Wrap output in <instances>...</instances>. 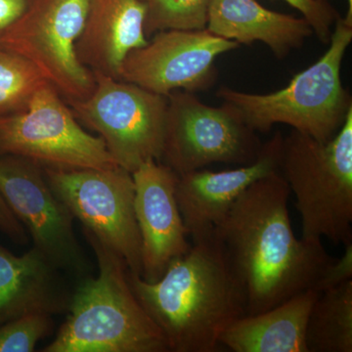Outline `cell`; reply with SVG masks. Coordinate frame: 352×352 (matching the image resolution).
<instances>
[{
    "instance_id": "1",
    "label": "cell",
    "mask_w": 352,
    "mask_h": 352,
    "mask_svg": "<svg viewBox=\"0 0 352 352\" xmlns=\"http://www.w3.org/2000/svg\"><path fill=\"white\" fill-rule=\"evenodd\" d=\"M289 188L280 171L252 183L214 227L244 287L247 315L312 289L332 261L321 241L298 239L289 214Z\"/></svg>"
},
{
    "instance_id": "10",
    "label": "cell",
    "mask_w": 352,
    "mask_h": 352,
    "mask_svg": "<svg viewBox=\"0 0 352 352\" xmlns=\"http://www.w3.org/2000/svg\"><path fill=\"white\" fill-rule=\"evenodd\" d=\"M43 170L55 195L82 222V228L119 254L131 273L141 276L142 245L134 210L135 188L131 173L120 166Z\"/></svg>"
},
{
    "instance_id": "24",
    "label": "cell",
    "mask_w": 352,
    "mask_h": 352,
    "mask_svg": "<svg viewBox=\"0 0 352 352\" xmlns=\"http://www.w3.org/2000/svg\"><path fill=\"white\" fill-rule=\"evenodd\" d=\"M352 279V241L344 245V252L340 258H333L326 266L314 289L318 294Z\"/></svg>"
},
{
    "instance_id": "5",
    "label": "cell",
    "mask_w": 352,
    "mask_h": 352,
    "mask_svg": "<svg viewBox=\"0 0 352 352\" xmlns=\"http://www.w3.org/2000/svg\"><path fill=\"white\" fill-rule=\"evenodd\" d=\"M279 171L296 197L302 239L352 241V108L326 142L295 129L284 136Z\"/></svg>"
},
{
    "instance_id": "21",
    "label": "cell",
    "mask_w": 352,
    "mask_h": 352,
    "mask_svg": "<svg viewBox=\"0 0 352 352\" xmlns=\"http://www.w3.org/2000/svg\"><path fill=\"white\" fill-rule=\"evenodd\" d=\"M146 36L168 30H204L212 0H142Z\"/></svg>"
},
{
    "instance_id": "17",
    "label": "cell",
    "mask_w": 352,
    "mask_h": 352,
    "mask_svg": "<svg viewBox=\"0 0 352 352\" xmlns=\"http://www.w3.org/2000/svg\"><path fill=\"white\" fill-rule=\"evenodd\" d=\"M206 29L245 45L263 43L278 59L302 47L305 39L314 34L305 18L275 12L256 0H212Z\"/></svg>"
},
{
    "instance_id": "22",
    "label": "cell",
    "mask_w": 352,
    "mask_h": 352,
    "mask_svg": "<svg viewBox=\"0 0 352 352\" xmlns=\"http://www.w3.org/2000/svg\"><path fill=\"white\" fill-rule=\"evenodd\" d=\"M54 330L50 314H32L0 326V352H32Z\"/></svg>"
},
{
    "instance_id": "12",
    "label": "cell",
    "mask_w": 352,
    "mask_h": 352,
    "mask_svg": "<svg viewBox=\"0 0 352 352\" xmlns=\"http://www.w3.org/2000/svg\"><path fill=\"white\" fill-rule=\"evenodd\" d=\"M239 46L207 29L157 32L145 46L129 53L120 80L164 97L179 89L207 90L217 82V58Z\"/></svg>"
},
{
    "instance_id": "7",
    "label": "cell",
    "mask_w": 352,
    "mask_h": 352,
    "mask_svg": "<svg viewBox=\"0 0 352 352\" xmlns=\"http://www.w3.org/2000/svg\"><path fill=\"white\" fill-rule=\"evenodd\" d=\"M0 156L25 157L59 170L117 168L105 142L80 126L50 83L24 111L0 117Z\"/></svg>"
},
{
    "instance_id": "15",
    "label": "cell",
    "mask_w": 352,
    "mask_h": 352,
    "mask_svg": "<svg viewBox=\"0 0 352 352\" xmlns=\"http://www.w3.org/2000/svg\"><path fill=\"white\" fill-rule=\"evenodd\" d=\"M142 0H88L85 25L76 43L78 59L92 73L120 80L132 50L148 43Z\"/></svg>"
},
{
    "instance_id": "6",
    "label": "cell",
    "mask_w": 352,
    "mask_h": 352,
    "mask_svg": "<svg viewBox=\"0 0 352 352\" xmlns=\"http://www.w3.org/2000/svg\"><path fill=\"white\" fill-rule=\"evenodd\" d=\"M94 76L92 94L69 101L76 120L97 132L118 166L131 173L146 162L160 161L166 97L104 74Z\"/></svg>"
},
{
    "instance_id": "26",
    "label": "cell",
    "mask_w": 352,
    "mask_h": 352,
    "mask_svg": "<svg viewBox=\"0 0 352 352\" xmlns=\"http://www.w3.org/2000/svg\"><path fill=\"white\" fill-rule=\"evenodd\" d=\"M30 0H0V38L29 6Z\"/></svg>"
},
{
    "instance_id": "16",
    "label": "cell",
    "mask_w": 352,
    "mask_h": 352,
    "mask_svg": "<svg viewBox=\"0 0 352 352\" xmlns=\"http://www.w3.org/2000/svg\"><path fill=\"white\" fill-rule=\"evenodd\" d=\"M65 275L36 248L16 256L0 245V326L28 315L68 311L73 289Z\"/></svg>"
},
{
    "instance_id": "23",
    "label": "cell",
    "mask_w": 352,
    "mask_h": 352,
    "mask_svg": "<svg viewBox=\"0 0 352 352\" xmlns=\"http://www.w3.org/2000/svg\"><path fill=\"white\" fill-rule=\"evenodd\" d=\"M302 14L322 43L329 44L340 15L328 0H284Z\"/></svg>"
},
{
    "instance_id": "9",
    "label": "cell",
    "mask_w": 352,
    "mask_h": 352,
    "mask_svg": "<svg viewBox=\"0 0 352 352\" xmlns=\"http://www.w3.org/2000/svg\"><path fill=\"white\" fill-rule=\"evenodd\" d=\"M87 8L88 0H30L0 38V48L32 62L68 101L82 100L95 87L94 73L76 51Z\"/></svg>"
},
{
    "instance_id": "2",
    "label": "cell",
    "mask_w": 352,
    "mask_h": 352,
    "mask_svg": "<svg viewBox=\"0 0 352 352\" xmlns=\"http://www.w3.org/2000/svg\"><path fill=\"white\" fill-rule=\"evenodd\" d=\"M192 241L189 252L157 281L129 270V281L168 351H219L222 331L247 315L245 289L214 229Z\"/></svg>"
},
{
    "instance_id": "3",
    "label": "cell",
    "mask_w": 352,
    "mask_h": 352,
    "mask_svg": "<svg viewBox=\"0 0 352 352\" xmlns=\"http://www.w3.org/2000/svg\"><path fill=\"white\" fill-rule=\"evenodd\" d=\"M98 274L80 279L68 316L43 352H170L164 333L132 291L124 259L82 228Z\"/></svg>"
},
{
    "instance_id": "4",
    "label": "cell",
    "mask_w": 352,
    "mask_h": 352,
    "mask_svg": "<svg viewBox=\"0 0 352 352\" xmlns=\"http://www.w3.org/2000/svg\"><path fill=\"white\" fill-rule=\"evenodd\" d=\"M351 41L352 25L340 17L328 50L286 87L272 94H252L222 87L217 98L233 106L252 131L268 132L275 124H284L326 142L338 133L352 108L351 94L340 76Z\"/></svg>"
},
{
    "instance_id": "27",
    "label": "cell",
    "mask_w": 352,
    "mask_h": 352,
    "mask_svg": "<svg viewBox=\"0 0 352 352\" xmlns=\"http://www.w3.org/2000/svg\"><path fill=\"white\" fill-rule=\"evenodd\" d=\"M347 2H349V11H347V15L344 18V21L347 24L352 25V0H347Z\"/></svg>"
},
{
    "instance_id": "18",
    "label": "cell",
    "mask_w": 352,
    "mask_h": 352,
    "mask_svg": "<svg viewBox=\"0 0 352 352\" xmlns=\"http://www.w3.org/2000/svg\"><path fill=\"white\" fill-rule=\"evenodd\" d=\"M319 295L307 289L266 311L241 317L220 333V346L234 352H307L308 317Z\"/></svg>"
},
{
    "instance_id": "19",
    "label": "cell",
    "mask_w": 352,
    "mask_h": 352,
    "mask_svg": "<svg viewBox=\"0 0 352 352\" xmlns=\"http://www.w3.org/2000/svg\"><path fill=\"white\" fill-rule=\"evenodd\" d=\"M307 352H352V279L318 296L308 317Z\"/></svg>"
},
{
    "instance_id": "25",
    "label": "cell",
    "mask_w": 352,
    "mask_h": 352,
    "mask_svg": "<svg viewBox=\"0 0 352 352\" xmlns=\"http://www.w3.org/2000/svg\"><path fill=\"white\" fill-rule=\"evenodd\" d=\"M0 232L12 241L14 244L20 245L29 244V234L19 220L16 219L1 194H0Z\"/></svg>"
},
{
    "instance_id": "20",
    "label": "cell",
    "mask_w": 352,
    "mask_h": 352,
    "mask_svg": "<svg viewBox=\"0 0 352 352\" xmlns=\"http://www.w3.org/2000/svg\"><path fill=\"white\" fill-rule=\"evenodd\" d=\"M48 83L29 60L0 48V117L24 111Z\"/></svg>"
},
{
    "instance_id": "8",
    "label": "cell",
    "mask_w": 352,
    "mask_h": 352,
    "mask_svg": "<svg viewBox=\"0 0 352 352\" xmlns=\"http://www.w3.org/2000/svg\"><path fill=\"white\" fill-rule=\"evenodd\" d=\"M162 159L176 175L212 164H245L256 161L263 143L230 104L212 107L193 92L168 97Z\"/></svg>"
},
{
    "instance_id": "11",
    "label": "cell",
    "mask_w": 352,
    "mask_h": 352,
    "mask_svg": "<svg viewBox=\"0 0 352 352\" xmlns=\"http://www.w3.org/2000/svg\"><path fill=\"white\" fill-rule=\"evenodd\" d=\"M0 194L25 227L32 247L65 274H91V263L74 229L75 217L55 195L43 166L17 156H0Z\"/></svg>"
},
{
    "instance_id": "14",
    "label": "cell",
    "mask_w": 352,
    "mask_h": 352,
    "mask_svg": "<svg viewBox=\"0 0 352 352\" xmlns=\"http://www.w3.org/2000/svg\"><path fill=\"white\" fill-rule=\"evenodd\" d=\"M283 138L281 132H275L263 143L258 157L252 164L220 171L201 168L178 175L176 200L192 239L214 230L252 183L279 171Z\"/></svg>"
},
{
    "instance_id": "13",
    "label": "cell",
    "mask_w": 352,
    "mask_h": 352,
    "mask_svg": "<svg viewBox=\"0 0 352 352\" xmlns=\"http://www.w3.org/2000/svg\"><path fill=\"white\" fill-rule=\"evenodd\" d=\"M134 210L141 237V278L156 282L175 259L191 249L175 196L178 175L160 161L141 164L131 173Z\"/></svg>"
}]
</instances>
